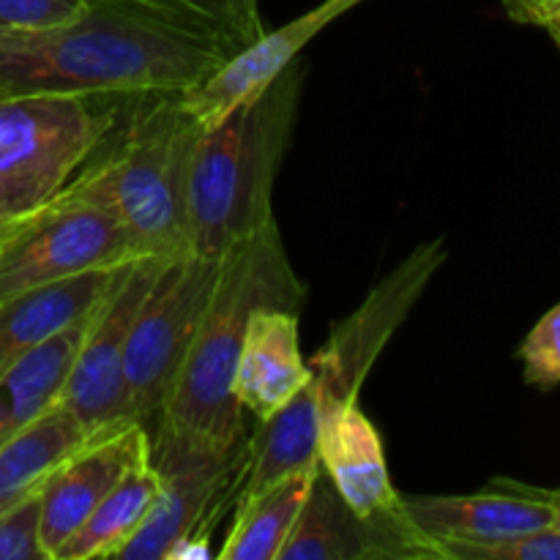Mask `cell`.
I'll list each match as a JSON object with an SVG mask.
<instances>
[{
    "instance_id": "cell-1",
    "label": "cell",
    "mask_w": 560,
    "mask_h": 560,
    "mask_svg": "<svg viewBox=\"0 0 560 560\" xmlns=\"http://www.w3.org/2000/svg\"><path fill=\"white\" fill-rule=\"evenodd\" d=\"M230 55L211 31L156 5L91 0L63 25L0 36V102L186 93Z\"/></svg>"
},
{
    "instance_id": "cell-2",
    "label": "cell",
    "mask_w": 560,
    "mask_h": 560,
    "mask_svg": "<svg viewBox=\"0 0 560 560\" xmlns=\"http://www.w3.org/2000/svg\"><path fill=\"white\" fill-rule=\"evenodd\" d=\"M304 301L306 284L293 271L279 222L271 219L222 260L184 364L148 427L211 448L246 443L244 408L233 394L246 323L260 306L301 312Z\"/></svg>"
},
{
    "instance_id": "cell-3",
    "label": "cell",
    "mask_w": 560,
    "mask_h": 560,
    "mask_svg": "<svg viewBox=\"0 0 560 560\" xmlns=\"http://www.w3.org/2000/svg\"><path fill=\"white\" fill-rule=\"evenodd\" d=\"M184 93H142L120 113L63 195L104 208L131 235L142 257L189 252L186 200L200 126Z\"/></svg>"
},
{
    "instance_id": "cell-4",
    "label": "cell",
    "mask_w": 560,
    "mask_h": 560,
    "mask_svg": "<svg viewBox=\"0 0 560 560\" xmlns=\"http://www.w3.org/2000/svg\"><path fill=\"white\" fill-rule=\"evenodd\" d=\"M306 66L290 63L260 96L197 137L186 200L191 255L224 260L273 217V186L293 137Z\"/></svg>"
},
{
    "instance_id": "cell-5",
    "label": "cell",
    "mask_w": 560,
    "mask_h": 560,
    "mask_svg": "<svg viewBox=\"0 0 560 560\" xmlns=\"http://www.w3.org/2000/svg\"><path fill=\"white\" fill-rule=\"evenodd\" d=\"M120 104L102 96L0 102V217L25 219L52 202L104 140Z\"/></svg>"
},
{
    "instance_id": "cell-6",
    "label": "cell",
    "mask_w": 560,
    "mask_h": 560,
    "mask_svg": "<svg viewBox=\"0 0 560 560\" xmlns=\"http://www.w3.org/2000/svg\"><path fill=\"white\" fill-rule=\"evenodd\" d=\"M159 498L115 560H208L211 536L235 506L246 443L211 448L148 427ZM249 441V438H246Z\"/></svg>"
},
{
    "instance_id": "cell-7",
    "label": "cell",
    "mask_w": 560,
    "mask_h": 560,
    "mask_svg": "<svg viewBox=\"0 0 560 560\" xmlns=\"http://www.w3.org/2000/svg\"><path fill=\"white\" fill-rule=\"evenodd\" d=\"M219 268L222 260L191 252L159 262L126 345V408L137 424L148 427L162 410L211 299Z\"/></svg>"
},
{
    "instance_id": "cell-8",
    "label": "cell",
    "mask_w": 560,
    "mask_h": 560,
    "mask_svg": "<svg viewBox=\"0 0 560 560\" xmlns=\"http://www.w3.org/2000/svg\"><path fill=\"white\" fill-rule=\"evenodd\" d=\"M446 257V238L424 241L397 262L350 315L334 323L326 345L306 361L323 413L359 402L372 366L408 320Z\"/></svg>"
},
{
    "instance_id": "cell-9",
    "label": "cell",
    "mask_w": 560,
    "mask_h": 560,
    "mask_svg": "<svg viewBox=\"0 0 560 560\" xmlns=\"http://www.w3.org/2000/svg\"><path fill=\"white\" fill-rule=\"evenodd\" d=\"M140 257L113 213L60 191L0 246V304L27 290Z\"/></svg>"
},
{
    "instance_id": "cell-10",
    "label": "cell",
    "mask_w": 560,
    "mask_h": 560,
    "mask_svg": "<svg viewBox=\"0 0 560 560\" xmlns=\"http://www.w3.org/2000/svg\"><path fill=\"white\" fill-rule=\"evenodd\" d=\"M317 457L355 517L375 530L383 558L446 560L443 547L410 517L408 501L388 474L381 432L359 402L323 413Z\"/></svg>"
},
{
    "instance_id": "cell-11",
    "label": "cell",
    "mask_w": 560,
    "mask_h": 560,
    "mask_svg": "<svg viewBox=\"0 0 560 560\" xmlns=\"http://www.w3.org/2000/svg\"><path fill=\"white\" fill-rule=\"evenodd\" d=\"M164 257L129 262L107 299L93 312L80 348L71 359L58 408L77 421L91 441L135 424L126 408V345L131 323Z\"/></svg>"
},
{
    "instance_id": "cell-12",
    "label": "cell",
    "mask_w": 560,
    "mask_h": 560,
    "mask_svg": "<svg viewBox=\"0 0 560 560\" xmlns=\"http://www.w3.org/2000/svg\"><path fill=\"white\" fill-rule=\"evenodd\" d=\"M364 0H323L320 5L306 14L295 16L277 31H266L255 42L230 55L219 69H213L200 85L180 96L184 109L197 120L200 129H211L219 120L228 118L238 104L260 96L290 63H295L301 49L323 31L355 9Z\"/></svg>"
},
{
    "instance_id": "cell-13",
    "label": "cell",
    "mask_w": 560,
    "mask_h": 560,
    "mask_svg": "<svg viewBox=\"0 0 560 560\" xmlns=\"http://www.w3.org/2000/svg\"><path fill=\"white\" fill-rule=\"evenodd\" d=\"M151 459L145 424H126L96 438L52 470L42 487V547L49 560L129 470Z\"/></svg>"
},
{
    "instance_id": "cell-14",
    "label": "cell",
    "mask_w": 560,
    "mask_h": 560,
    "mask_svg": "<svg viewBox=\"0 0 560 560\" xmlns=\"http://www.w3.org/2000/svg\"><path fill=\"white\" fill-rule=\"evenodd\" d=\"M495 490L474 495L405 498L413 523L438 545L448 541H498L556 525L545 492L501 481Z\"/></svg>"
},
{
    "instance_id": "cell-15",
    "label": "cell",
    "mask_w": 560,
    "mask_h": 560,
    "mask_svg": "<svg viewBox=\"0 0 560 560\" xmlns=\"http://www.w3.org/2000/svg\"><path fill=\"white\" fill-rule=\"evenodd\" d=\"M301 312L260 306L252 312L235 364L233 394L244 413L268 419L310 383L312 370L301 355Z\"/></svg>"
},
{
    "instance_id": "cell-16",
    "label": "cell",
    "mask_w": 560,
    "mask_h": 560,
    "mask_svg": "<svg viewBox=\"0 0 560 560\" xmlns=\"http://www.w3.org/2000/svg\"><path fill=\"white\" fill-rule=\"evenodd\" d=\"M135 262V260H131ZM126 266L88 271L63 282L27 290L0 304V375L31 350L91 315L124 277Z\"/></svg>"
},
{
    "instance_id": "cell-17",
    "label": "cell",
    "mask_w": 560,
    "mask_h": 560,
    "mask_svg": "<svg viewBox=\"0 0 560 560\" xmlns=\"http://www.w3.org/2000/svg\"><path fill=\"white\" fill-rule=\"evenodd\" d=\"M320 421V399L312 381L277 413L257 421V432H252L246 441V465L238 490H235V503L290 476L317 468L320 465V457H317Z\"/></svg>"
},
{
    "instance_id": "cell-18",
    "label": "cell",
    "mask_w": 560,
    "mask_h": 560,
    "mask_svg": "<svg viewBox=\"0 0 560 560\" xmlns=\"http://www.w3.org/2000/svg\"><path fill=\"white\" fill-rule=\"evenodd\" d=\"M93 312L38 345L36 350H31L25 359H20L0 375V448L58 405L71 359L85 337Z\"/></svg>"
},
{
    "instance_id": "cell-19",
    "label": "cell",
    "mask_w": 560,
    "mask_h": 560,
    "mask_svg": "<svg viewBox=\"0 0 560 560\" xmlns=\"http://www.w3.org/2000/svg\"><path fill=\"white\" fill-rule=\"evenodd\" d=\"M277 560H386L375 530L355 517L326 474H317Z\"/></svg>"
},
{
    "instance_id": "cell-20",
    "label": "cell",
    "mask_w": 560,
    "mask_h": 560,
    "mask_svg": "<svg viewBox=\"0 0 560 560\" xmlns=\"http://www.w3.org/2000/svg\"><path fill=\"white\" fill-rule=\"evenodd\" d=\"M88 443L91 438L58 405L5 443L0 448V514L42 490L52 470Z\"/></svg>"
},
{
    "instance_id": "cell-21",
    "label": "cell",
    "mask_w": 560,
    "mask_h": 560,
    "mask_svg": "<svg viewBox=\"0 0 560 560\" xmlns=\"http://www.w3.org/2000/svg\"><path fill=\"white\" fill-rule=\"evenodd\" d=\"M317 474L320 465L235 503L228 539L213 556L222 560H277Z\"/></svg>"
},
{
    "instance_id": "cell-22",
    "label": "cell",
    "mask_w": 560,
    "mask_h": 560,
    "mask_svg": "<svg viewBox=\"0 0 560 560\" xmlns=\"http://www.w3.org/2000/svg\"><path fill=\"white\" fill-rule=\"evenodd\" d=\"M156 498L159 470L151 459H145L113 487V492L93 509L91 517L55 552V560L115 558L145 523Z\"/></svg>"
},
{
    "instance_id": "cell-23",
    "label": "cell",
    "mask_w": 560,
    "mask_h": 560,
    "mask_svg": "<svg viewBox=\"0 0 560 560\" xmlns=\"http://www.w3.org/2000/svg\"><path fill=\"white\" fill-rule=\"evenodd\" d=\"M189 20L222 38L233 52L266 33L260 0H137Z\"/></svg>"
},
{
    "instance_id": "cell-24",
    "label": "cell",
    "mask_w": 560,
    "mask_h": 560,
    "mask_svg": "<svg viewBox=\"0 0 560 560\" xmlns=\"http://www.w3.org/2000/svg\"><path fill=\"white\" fill-rule=\"evenodd\" d=\"M443 556L446 560H560V528L547 525L498 541H448Z\"/></svg>"
},
{
    "instance_id": "cell-25",
    "label": "cell",
    "mask_w": 560,
    "mask_h": 560,
    "mask_svg": "<svg viewBox=\"0 0 560 560\" xmlns=\"http://www.w3.org/2000/svg\"><path fill=\"white\" fill-rule=\"evenodd\" d=\"M517 359L523 361V377L528 386L547 388L560 383V301L550 312L541 315L517 348Z\"/></svg>"
},
{
    "instance_id": "cell-26",
    "label": "cell",
    "mask_w": 560,
    "mask_h": 560,
    "mask_svg": "<svg viewBox=\"0 0 560 560\" xmlns=\"http://www.w3.org/2000/svg\"><path fill=\"white\" fill-rule=\"evenodd\" d=\"M0 560H49L42 547V490L0 514Z\"/></svg>"
},
{
    "instance_id": "cell-27",
    "label": "cell",
    "mask_w": 560,
    "mask_h": 560,
    "mask_svg": "<svg viewBox=\"0 0 560 560\" xmlns=\"http://www.w3.org/2000/svg\"><path fill=\"white\" fill-rule=\"evenodd\" d=\"M88 5L91 0H0V36L63 25Z\"/></svg>"
},
{
    "instance_id": "cell-28",
    "label": "cell",
    "mask_w": 560,
    "mask_h": 560,
    "mask_svg": "<svg viewBox=\"0 0 560 560\" xmlns=\"http://www.w3.org/2000/svg\"><path fill=\"white\" fill-rule=\"evenodd\" d=\"M503 9L514 22L545 27L560 14V0H503Z\"/></svg>"
},
{
    "instance_id": "cell-29",
    "label": "cell",
    "mask_w": 560,
    "mask_h": 560,
    "mask_svg": "<svg viewBox=\"0 0 560 560\" xmlns=\"http://www.w3.org/2000/svg\"><path fill=\"white\" fill-rule=\"evenodd\" d=\"M27 219V217H25ZM25 219H9V217H0V246L5 244V241L11 238V235L16 233V228H20Z\"/></svg>"
},
{
    "instance_id": "cell-30",
    "label": "cell",
    "mask_w": 560,
    "mask_h": 560,
    "mask_svg": "<svg viewBox=\"0 0 560 560\" xmlns=\"http://www.w3.org/2000/svg\"><path fill=\"white\" fill-rule=\"evenodd\" d=\"M545 492L547 503L552 506V520H556V525L560 528V490H541Z\"/></svg>"
},
{
    "instance_id": "cell-31",
    "label": "cell",
    "mask_w": 560,
    "mask_h": 560,
    "mask_svg": "<svg viewBox=\"0 0 560 560\" xmlns=\"http://www.w3.org/2000/svg\"><path fill=\"white\" fill-rule=\"evenodd\" d=\"M545 27H547V33H550V36H552V42H556L558 47H560V14L552 16V20L547 22Z\"/></svg>"
}]
</instances>
